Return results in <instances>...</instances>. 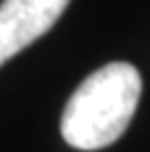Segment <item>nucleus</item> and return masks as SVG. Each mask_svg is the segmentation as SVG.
<instances>
[{
	"label": "nucleus",
	"mask_w": 150,
	"mask_h": 152,
	"mask_svg": "<svg viewBox=\"0 0 150 152\" xmlns=\"http://www.w3.org/2000/svg\"><path fill=\"white\" fill-rule=\"evenodd\" d=\"M70 0H2L0 2V65L47 34Z\"/></svg>",
	"instance_id": "f03ea898"
},
{
	"label": "nucleus",
	"mask_w": 150,
	"mask_h": 152,
	"mask_svg": "<svg viewBox=\"0 0 150 152\" xmlns=\"http://www.w3.org/2000/svg\"><path fill=\"white\" fill-rule=\"evenodd\" d=\"M141 96V76L130 63H108L85 78L61 116V134L76 150L108 148L128 130Z\"/></svg>",
	"instance_id": "f257e3e1"
}]
</instances>
